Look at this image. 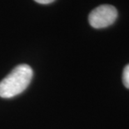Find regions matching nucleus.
Segmentation results:
<instances>
[{"label":"nucleus","instance_id":"1","mask_svg":"<svg viewBox=\"0 0 129 129\" xmlns=\"http://www.w3.org/2000/svg\"><path fill=\"white\" fill-rule=\"evenodd\" d=\"M33 75L34 71L29 65H18L0 82V97L11 98L20 94L28 87Z\"/></svg>","mask_w":129,"mask_h":129},{"label":"nucleus","instance_id":"2","mask_svg":"<svg viewBox=\"0 0 129 129\" xmlns=\"http://www.w3.org/2000/svg\"><path fill=\"white\" fill-rule=\"evenodd\" d=\"M116 8L109 4H103L95 8L88 16L89 24L94 28H104L114 23L117 18Z\"/></svg>","mask_w":129,"mask_h":129},{"label":"nucleus","instance_id":"3","mask_svg":"<svg viewBox=\"0 0 129 129\" xmlns=\"http://www.w3.org/2000/svg\"><path fill=\"white\" fill-rule=\"evenodd\" d=\"M122 82L124 86L129 88V64H127L123 69L122 73Z\"/></svg>","mask_w":129,"mask_h":129},{"label":"nucleus","instance_id":"4","mask_svg":"<svg viewBox=\"0 0 129 129\" xmlns=\"http://www.w3.org/2000/svg\"><path fill=\"white\" fill-rule=\"evenodd\" d=\"M35 2H37L38 4H51V3L54 2L55 0H34Z\"/></svg>","mask_w":129,"mask_h":129}]
</instances>
